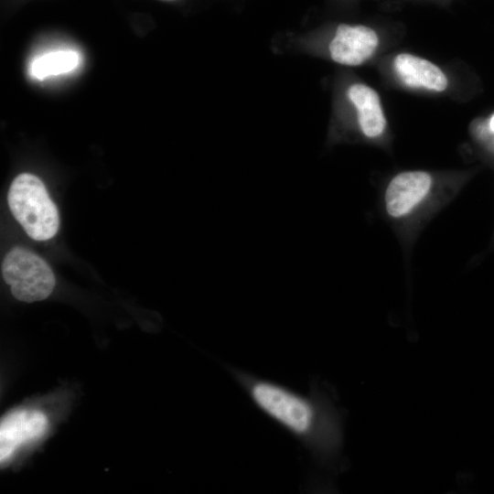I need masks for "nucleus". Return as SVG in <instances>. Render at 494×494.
Listing matches in <instances>:
<instances>
[{
  "label": "nucleus",
  "mask_w": 494,
  "mask_h": 494,
  "mask_svg": "<svg viewBox=\"0 0 494 494\" xmlns=\"http://www.w3.org/2000/svg\"><path fill=\"white\" fill-rule=\"evenodd\" d=\"M7 201L12 214L30 238L45 241L56 235L59 226V212L37 176L18 175L10 186Z\"/></svg>",
  "instance_id": "nucleus-1"
},
{
  "label": "nucleus",
  "mask_w": 494,
  "mask_h": 494,
  "mask_svg": "<svg viewBox=\"0 0 494 494\" xmlns=\"http://www.w3.org/2000/svg\"><path fill=\"white\" fill-rule=\"evenodd\" d=\"M2 274L12 295L27 303L44 300L56 285L49 265L23 247H15L7 252L2 262Z\"/></svg>",
  "instance_id": "nucleus-2"
},
{
  "label": "nucleus",
  "mask_w": 494,
  "mask_h": 494,
  "mask_svg": "<svg viewBox=\"0 0 494 494\" xmlns=\"http://www.w3.org/2000/svg\"><path fill=\"white\" fill-rule=\"evenodd\" d=\"M435 179L423 170L403 171L388 183L383 194L387 216L398 222L408 221L435 198Z\"/></svg>",
  "instance_id": "nucleus-3"
},
{
  "label": "nucleus",
  "mask_w": 494,
  "mask_h": 494,
  "mask_svg": "<svg viewBox=\"0 0 494 494\" xmlns=\"http://www.w3.org/2000/svg\"><path fill=\"white\" fill-rule=\"evenodd\" d=\"M379 44L377 33L363 25L340 24L328 45L333 61L345 66H359L367 61Z\"/></svg>",
  "instance_id": "nucleus-4"
},
{
  "label": "nucleus",
  "mask_w": 494,
  "mask_h": 494,
  "mask_svg": "<svg viewBox=\"0 0 494 494\" xmlns=\"http://www.w3.org/2000/svg\"><path fill=\"white\" fill-rule=\"evenodd\" d=\"M253 397L265 411L290 428L304 432L309 427L312 411L300 398L264 383L254 387Z\"/></svg>",
  "instance_id": "nucleus-5"
},
{
  "label": "nucleus",
  "mask_w": 494,
  "mask_h": 494,
  "mask_svg": "<svg viewBox=\"0 0 494 494\" xmlns=\"http://www.w3.org/2000/svg\"><path fill=\"white\" fill-rule=\"evenodd\" d=\"M47 426V417L38 411L16 410L5 416L0 425L1 464L21 445L41 436Z\"/></svg>",
  "instance_id": "nucleus-6"
},
{
  "label": "nucleus",
  "mask_w": 494,
  "mask_h": 494,
  "mask_svg": "<svg viewBox=\"0 0 494 494\" xmlns=\"http://www.w3.org/2000/svg\"><path fill=\"white\" fill-rule=\"evenodd\" d=\"M393 64L397 75L409 87H423L435 91H443L447 87L446 76L429 60L402 53L395 57Z\"/></svg>",
  "instance_id": "nucleus-7"
},
{
  "label": "nucleus",
  "mask_w": 494,
  "mask_h": 494,
  "mask_svg": "<svg viewBox=\"0 0 494 494\" xmlns=\"http://www.w3.org/2000/svg\"><path fill=\"white\" fill-rule=\"evenodd\" d=\"M348 97L358 112V123L361 133L368 138H377L386 127L380 97L370 87L352 84L348 90Z\"/></svg>",
  "instance_id": "nucleus-8"
},
{
  "label": "nucleus",
  "mask_w": 494,
  "mask_h": 494,
  "mask_svg": "<svg viewBox=\"0 0 494 494\" xmlns=\"http://www.w3.org/2000/svg\"><path fill=\"white\" fill-rule=\"evenodd\" d=\"M79 64V55L71 50H59L45 54L35 59L30 67L31 75L43 80L47 77L67 73Z\"/></svg>",
  "instance_id": "nucleus-9"
},
{
  "label": "nucleus",
  "mask_w": 494,
  "mask_h": 494,
  "mask_svg": "<svg viewBox=\"0 0 494 494\" xmlns=\"http://www.w3.org/2000/svg\"><path fill=\"white\" fill-rule=\"evenodd\" d=\"M489 130L494 134V114L489 119Z\"/></svg>",
  "instance_id": "nucleus-10"
}]
</instances>
